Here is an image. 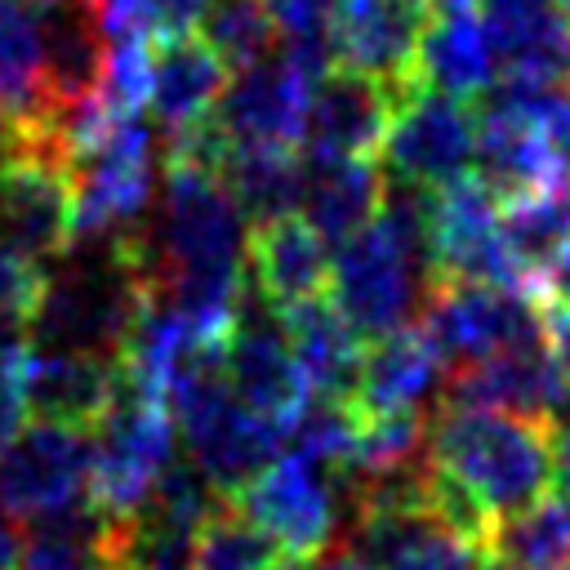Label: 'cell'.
<instances>
[{"label":"cell","mask_w":570,"mask_h":570,"mask_svg":"<svg viewBox=\"0 0 570 570\" xmlns=\"http://www.w3.org/2000/svg\"><path fill=\"white\" fill-rule=\"evenodd\" d=\"M18 552H22V530H18V517L0 503V570H13L18 566Z\"/></svg>","instance_id":"37"},{"label":"cell","mask_w":570,"mask_h":570,"mask_svg":"<svg viewBox=\"0 0 570 570\" xmlns=\"http://www.w3.org/2000/svg\"><path fill=\"white\" fill-rule=\"evenodd\" d=\"M240 76L223 85L209 125L223 134L227 147H298L307 94L312 85L276 53L236 67Z\"/></svg>","instance_id":"14"},{"label":"cell","mask_w":570,"mask_h":570,"mask_svg":"<svg viewBox=\"0 0 570 570\" xmlns=\"http://www.w3.org/2000/svg\"><path fill=\"white\" fill-rule=\"evenodd\" d=\"M534 307H570V236H561L534 267Z\"/></svg>","instance_id":"32"},{"label":"cell","mask_w":570,"mask_h":570,"mask_svg":"<svg viewBox=\"0 0 570 570\" xmlns=\"http://www.w3.org/2000/svg\"><path fill=\"white\" fill-rule=\"evenodd\" d=\"M111 392H116V356L31 343L27 374H22L27 419L89 432L102 419V410L111 405Z\"/></svg>","instance_id":"20"},{"label":"cell","mask_w":570,"mask_h":570,"mask_svg":"<svg viewBox=\"0 0 570 570\" xmlns=\"http://www.w3.org/2000/svg\"><path fill=\"white\" fill-rule=\"evenodd\" d=\"M432 18H436L432 0H334L330 9L334 67H352L396 89L414 85L419 40Z\"/></svg>","instance_id":"13"},{"label":"cell","mask_w":570,"mask_h":570,"mask_svg":"<svg viewBox=\"0 0 570 570\" xmlns=\"http://www.w3.org/2000/svg\"><path fill=\"white\" fill-rule=\"evenodd\" d=\"M232 499L281 543L289 566H312L325 548H334L343 521L338 476L298 450L263 463Z\"/></svg>","instance_id":"5"},{"label":"cell","mask_w":570,"mask_h":570,"mask_svg":"<svg viewBox=\"0 0 570 570\" xmlns=\"http://www.w3.org/2000/svg\"><path fill=\"white\" fill-rule=\"evenodd\" d=\"M401 89L352 67H330L307 94L298 142L316 160H379Z\"/></svg>","instance_id":"12"},{"label":"cell","mask_w":570,"mask_h":570,"mask_svg":"<svg viewBox=\"0 0 570 570\" xmlns=\"http://www.w3.org/2000/svg\"><path fill=\"white\" fill-rule=\"evenodd\" d=\"M218 374L232 387V396L240 405H249L258 419H267L281 436L289 432V423L298 419V410L312 396V387L289 352L281 316L254 294V285L245 289L236 325L218 352Z\"/></svg>","instance_id":"8"},{"label":"cell","mask_w":570,"mask_h":570,"mask_svg":"<svg viewBox=\"0 0 570 570\" xmlns=\"http://www.w3.org/2000/svg\"><path fill=\"white\" fill-rule=\"evenodd\" d=\"M436 401H454V405H494V410H512V414H534V419H552L566 405V383L548 356L543 330L508 343L472 365H459L445 374L441 396Z\"/></svg>","instance_id":"15"},{"label":"cell","mask_w":570,"mask_h":570,"mask_svg":"<svg viewBox=\"0 0 570 570\" xmlns=\"http://www.w3.org/2000/svg\"><path fill=\"white\" fill-rule=\"evenodd\" d=\"M423 334L432 338L445 370L472 365L508 343H521L539 334V307L534 298L503 289V285H463V281H436L423 289Z\"/></svg>","instance_id":"9"},{"label":"cell","mask_w":570,"mask_h":570,"mask_svg":"<svg viewBox=\"0 0 570 570\" xmlns=\"http://www.w3.org/2000/svg\"><path fill=\"white\" fill-rule=\"evenodd\" d=\"M156 31H191L205 13V0H151Z\"/></svg>","instance_id":"36"},{"label":"cell","mask_w":570,"mask_h":570,"mask_svg":"<svg viewBox=\"0 0 570 570\" xmlns=\"http://www.w3.org/2000/svg\"><path fill=\"white\" fill-rule=\"evenodd\" d=\"M227 85V62L191 31H156L151 36V85L147 102L160 125V138H178L209 120L218 94Z\"/></svg>","instance_id":"19"},{"label":"cell","mask_w":570,"mask_h":570,"mask_svg":"<svg viewBox=\"0 0 570 570\" xmlns=\"http://www.w3.org/2000/svg\"><path fill=\"white\" fill-rule=\"evenodd\" d=\"M441 356L423 325H401L392 334H379L361 347L352 405L361 414H396V410H423V401L436 392Z\"/></svg>","instance_id":"21"},{"label":"cell","mask_w":570,"mask_h":570,"mask_svg":"<svg viewBox=\"0 0 570 570\" xmlns=\"http://www.w3.org/2000/svg\"><path fill=\"white\" fill-rule=\"evenodd\" d=\"M281 325H285L289 352H294L307 387L316 396H347L352 401V383H356V365H361L365 343L343 321V312L330 303V294L281 312Z\"/></svg>","instance_id":"23"},{"label":"cell","mask_w":570,"mask_h":570,"mask_svg":"<svg viewBox=\"0 0 570 570\" xmlns=\"http://www.w3.org/2000/svg\"><path fill=\"white\" fill-rule=\"evenodd\" d=\"M0 142H4V107H0Z\"/></svg>","instance_id":"40"},{"label":"cell","mask_w":570,"mask_h":570,"mask_svg":"<svg viewBox=\"0 0 570 570\" xmlns=\"http://www.w3.org/2000/svg\"><path fill=\"white\" fill-rule=\"evenodd\" d=\"M472 142H476L472 98H450L423 85H405L379 156L387 160L392 174L441 187L454 174L472 169Z\"/></svg>","instance_id":"11"},{"label":"cell","mask_w":570,"mask_h":570,"mask_svg":"<svg viewBox=\"0 0 570 570\" xmlns=\"http://www.w3.org/2000/svg\"><path fill=\"white\" fill-rule=\"evenodd\" d=\"M428 289L423 267L392 240V232L374 218L330 258V303L356 330L361 343L410 325Z\"/></svg>","instance_id":"7"},{"label":"cell","mask_w":570,"mask_h":570,"mask_svg":"<svg viewBox=\"0 0 570 570\" xmlns=\"http://www.w3.org/2000/svg\"><path fill=\"white\" fill-rule=\"evenodd\" d=\"M40 281L45 267L22 258L4 236H0V330H22L31 321V307L40 298Z\"/></svg>","instance_id":"31"},{"label":"cell","mask_w":570,"mask_h":570,"mask_svg":"<svg viewBox=\"0 0 570 570\" xmlns=\"http://www.w3.org/2000/svg\"><path fill=\"white\" fill-rule=\"evenodd\" d=\"M566 102H570V80H566Z\"/></svg>","instance_id":"41"},{"label":"cell","mask_w":570,"mask_h":570,"mask_svg":"<svg viewBox=\"0 0 570 570\" xmlns=\"http://www.w3.org/2000/svg\"><path fill=\"white\" fill-rule=\"evenodd\" d=\"M218 178L249 223L294 214L303 205L307 165L298 147H223Z\"/></svg>","instance_id":"26"},{"label":"cell","mask_w":570,"mask_h":570,"mask_svg":"<svg viewBox=\"0 0 570 570\" xmlns=\"http://www.w3.org/2000/svg\"><path fill=\"white\" fill-rule=\"evenodd\" d=\"M428 463L490 521H503L552 490V428L534 414L436 401L428 414Z\"/></svg>","instance_id":"1"},{"label":"cell","mask_w":570,"mask_h":570,"mask_svg":"<svg viewBox=\"0 0 570 570\" xmlns=\"http://www.w3.org/2000/svg\"><path fill=\"white\" fill-rule=\"evenodd\" d=\"M169 414L187 445V459L223 494H236L263 463L276 459L281 432L232 396V387L218 374V361L191 370L169 392Z\"/></svg>","instance_id":"4"},{"label":"cell","mask_w":570,"mask_h":570,"mask_svg":"<svg viewBox=\"0 0 570 570\" xmlns=\"http://www.w3.org/2000/svg\"><path fill=\"white\" fill-rule=\"evenodd\" d=\"M156 134L142 116H107L71 156L76 191V236H102L120 223H134L151 191Z\"/></svg>","instance_id":"6"},{"label":"cell","mask_w":570,"mask_h":570,"mask_svg":"<svg viewBox=\"0 0 570 570\" xmlns=\"http://www.w3.org/2000/svg\"><path fill=\"white\" fill-rule=\"evenodd\" d=\"M120 517L80 499L62 512L31 517L13 570H102L116 548Z\"/></svg>","instance_id":"25"},{"label":"cell","mask_w":570,"mask_h":570,"mask_svg":"<svg viewBox=\"0 0 570 570\" xmlns=\"http://www.w3.org/2000/svg\"><path fill=\"white\" fill-rule=\"evenodd\" d=\"M490 552L525 570H570V499L539 494L530 508L494 521Z\"/></svg>","instance_id":"28"},{"label":"cell","mask_w":570,"mask_h":570,"mask_svg":"<svg viewBox=\"0 0 570 570\" xmlns=\"http://www.w3.org/2000/svg\"><path fill=\"white\" fill-rule=\"evenodd\" d=\"M191 566L196 570H294L281 543L249 512H240L232 494L200 517Z\"/></svg>","instance_id":"27"},{"label":"cell","mask_w":570,"mask_h":570,"mask_svg":"<svg viewBox=\"0 0 570 570\" xmlns=\"http://www.w3.org/2000/svg\"><path fill=\"white\" fill-rule=\"evenodd\" d=\"M178 450V428L169 401L120 374L102 419L89 428V503L111 517H134L165 463Z\"/></svg>","instance_id":"3"},{"label":"cell","mask_w":570,"mask_h":570,"mask_svg":"<svg viewBox=\"0 0 570 570\" xmlns=\"http://www.w3.org/2000/svg\"><path fill=\"white\" fill-rule=\"evenodd\" d=\"M481 570H525V566H517V561H508V557H499V552H485Z\"/></svg>","instance_id":"39"},{"label":"cell","mask_w":570,"mask_h":570,"mask_svg":"<svg viewBox=\"0 0 570 570\" xmlns=\"http://www.w3.org/2000/svg\"><path fill=\"white\" fill-rule=\"evenodd\" d=\"M0 107H4V116L53 111L40 89L36 9L22 0H0Z\"/></svg>","instance_id":"29"},{"label":"cell","mask_w":570,"mask_h":570,"mask_svg":"<svg viewBox=\"0 0 570 570\" xmlns=\"http://www.w3.org/2000/svg\"><path fill=\"white\" fill-rule=\"evenodd\" d=\"M36 36L45 102L67 111L94 98L107 67V31L94 0H45L36 9Z\"/></svg>","instance_id":"18"},{"label":"cell","mask_w":570,"mask_h":570,"mask_svg":"<svg viewBox=\"0 0 570 570\" xmlns=\"http://www.w3.org/2000/svg\"><path fill=\"white\" fill-rule=\"evenodd\" d=\"M539 330L548 343V356L566 383V401H570V307H539Z\"/></svg>","instance_id":"33"},{"label":"cell","mask_w":570,"mask_h":570,"mask_svg":"<svg viewBox=\"0 0 570 570\" xmlns=\"http://www.w3.org/2000/svg\"><path fill=\"white\" fill-rule=\"evenodd\" d=\"M548 428H552V485L557 494L570 499V401L548 419Z\"/></svg>","instance_id":"34"},{"label":"cell","mask_w":570,"mask_h":570,"mask_svg":"<svg viewBox=\"0 0 570 570\" xmlns=\"http://www.w3.org/2000/svg\"><path fill=\"white\" fill-rule=\"evenodd\" d=\"M494 49V76L566 89L570 80V18L552 0H476Z\"/></svg>","instance_id":"16"},{"label":"cell","mask_w":570,"mask_h":570,"mask_svg":"<svg viewBox=\"0 0 570 570\" xmlns=\"http://www.w3.org/2000/svg\"><path fill=\"white\" fill-rule=\"evenodd\" d=\"M147 294L111 232L71 240L62 263L45 272L27 321V343L116 356Z\"/></svg>","instance_id":"2"},{"label":"cell","mask_w":570,"mask_h":570,"mask_svg":"<svg viewBox=\"0 0 570 570\" xmlns=\"http://www.w3.org/2000/svg\"><path fill=\"white\" fill-rule=\"evenodd\" d=\"M494 80V49L485 27L472 9H441L428 22L414 58V85L450 94V98H481Z\"/></svg>","instance_id":"22"},{"label":"cell","mask_w":570,"mask_h":570,"mask_svg":"<svg viewBox=\"0 0 570 570\" xmlns=\"http://www.w3.org/2000/svg\"><path fill=\"white\" fill-rule=\"evenodd\" d=\"M80 499H89V432L27 419L0 445V503L31 521Z\"/></svg>","instance_id":"10"},{"label":"cell","mask_w":570,"mask_h":570,"mask_svg":"<svg viewBox=\"0 0 570 570\" xmlns=\"http://www.w3.org/2000/svg\"><path fill=\"white\" fill-rule=\"evenodd\" d=\"M303 570H379L374 561H365L356 548H325L312 566H303Z\"/></svg>","instance_id":"38"},{"label":"cell","mask_w":570,"mask_h":570,"mask_svg":"<svg viewBox=\"0 0 570 570\" xmlns=\"http://www.w3.org/2000/svg\"><path fill=\"white\" fill-rule=\"evenodd\" d=\"M196 31L227 67H249L276 49V18L263 0H205Z\"/></svg>","instance_id":"30"},{"label":"cell","mask_w":570,"mask_h":570,"mask_svg":"<svg viewBox=\"0 0 570 570\" xmlns=\"http://www.w3.org/2000/svg\"><path fill=\"white\" fill-rule=\"evenodd\" d=\"M383 169L374 160H316L303 178V218L321 232L325 245L352 240L361 227L374 223L383 200Z\"/></svg>","instance_id":"24"},{"label":"cell","mask_w":570,"mask_h":570,"mask_svg":"<svg viewBox=\"0 0 570 570\" xmlns=\"http://www.w3.org/2000/svg\"><path fill=\"white\" fill-rule=\"evenodd\" d=\"M276 18V31L285 27H307V22H330L334 0H263Z\"/></svg>","instance_id":"35"},{"label":"cell","mask_w":570,"mask_h":570,"mask_svg":"<svg viewBox=\"0 0 570 570\" xmlns=\"http://www.w3.org/2000/svg\"><path fill=\"white\" fill-rule=\"evenodd\" d=\"M249 285L281 316L307 298L330 294V245L303 214H276L245 232Z\"/></svg>","instance_id":"17"}]
</instances>
